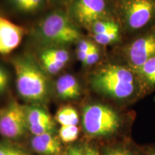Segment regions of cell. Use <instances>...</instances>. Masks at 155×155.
I'll return each instance as SVG.
<instances>
[{"mask_svg": "<svg viewBox=\"0 0 155 155\" xmlns=\"http://www.w3.org/2000/svg\"><path fill=\"white\" fill-rule=\"evenodd\" d=\"M89 85L96 94L117 104L131 105L145 98L136 71L114 58L95 68Z\"/></svg>", "mask_w": 155, "mask_h": 155, "instance_id": "6da1fadb", "label": "cell"}, {"mask_svg": "<svg viewBox=\"0 0 155 155\" xmlns=\"http://www.w3.org/2000/svg\"><path fill=\"white\" fill-rule=\"evenodd\" d=\"M40 48L66 47L82 38L81 28L69 17L67 11L55 8L39 21L32 33Z\"/></svg>", "mask_w": 155, "mask_h": 155, "instance_id": "7a4b0ae2", "label": "cell"}, {"mask_svg": "<svg viewBox=\"0 0 155 155\" xmlns=\"http://www.w3.org/2000/svg\"><path fill=\"white\" fill-rule=\"evenodd\" d=\"M125 125V117L105 103H91L83 108V129L92 138H112L121 133Z\"/></svg>", "mask_w": 155, "mask_h": 155, "instance_id": "3957f363", "label": "cell"}, {"mask_svg": "<svg viewBox=\"0 0 155 155\" xmlns=\"http://www.w3.org/2000/svg\"><path fill=\"white\" fill-rule=\"evenodd\" d=\"M12 63L16 75L18 94L30 101L44 100L48 93V81L42 67L28 55L17 56Z\"/></svg>", "mask_w": 155, "mask_h": 155, "instance_id": "277c9868", "label": "cell"}, {"mask_svg": "<svg viewBox=\"0 0 155 155\" xmlns=\"http://www.w3.org/2000/svg\"><path fill=\"white\" fill-rule=\"evenodd\" d=\"M116 10L126 39L155 26V0H116Z\"/></svg>", "mask_w": 155, "mask_h": 155, "instance_id": "5b68a950", "label": "cell"}, {"mask_svg": "<svg viewBox=\"0 0 155 155\" xmlns=\"http://www.w3.org/2000/svg\"><path fill=\"white\" fill-rule=\"evenodd\" d=\"M113 58L135 70L155 55V26L114 48Z\"/></svg>", "mask_w": 155, "mask_h": 155, "instance_id": "8992f818", "label": "cell"}, {"mask_svg": "<svg viewBox=\"0 0 155 155\" xmlns=\"http://www.w3.org/2000/svg\"><path fill=\"white\" fill-rule=\"evenodd\" d=\"M67 7L73 22L86 30L97 20L117 16L116 0H72Z\"/></svg>", "mask_w": 155, "mask_h": 155, "instance_id": "52a82bcc", "label": "cell"}, {"mask_svg": "<svg viewBox=\"0 0 155 155\" xmlns=\"http://www.w3.org/2000/svg\"><path fill=\"white\" fill-rule=\"evenodd\" d=\"M87 31L89 38L104 48H116L126 40L124 31L117 16L97 20Z\"/></svg>", "mask_w": 155, "mask_h": 155, "instance_id": "ba28073f", "label": "cell"}, {"mask_svg": "<svg viewBox=\"0 0 155 155\" xmlns=\"http://www.w3.org/2000/svg\"><path fill=\"white\" fill-rule=\"evenodd\" d=\"M28 127L26 111L17 101L0 108V134L9 139H18Z\"/></svg>", "mask_w": 155, "mask_h": 155, "instance_id": "9c48e42d", "label": "cell"}, {"mask_svg": "<svg viewBox=\"0 0 155 155\" xmlns=\"http://www.w3.org/2000/svg\"><path fill=\"white\" fill-rule=\"evenodd\" d=\"M25 34L22 27L0 15V54L11 53L20 45Z\"/></svg>", "mask_w": 155, "mask_h": 155, "instance_id": "30bf717a", "label": "cell"}, {"mask_svg": "<svg viewBox=\"0 0 155 155\" xmlns=\"http://www.w3.org/2000/svg\"><path fill=\"white\" fill-rule=\"evenodd\" d=\"M55 88L58 96L63 100L75 99L81 94V88L78 81L71 74H65L58 78Z\"/></svg>", "mask_w": 155, "mask_h": 155, "instance_id": "8fae6325", "label": "cell"}, {"mask_svg": "<svg viewBox=\"0 0 155 155\" xmlns=\"http://www.w3.org/2000/svg\"><path fill=\"white\" fill-rule=\"evenodd\" d=\"M31 145L34 151L44 155H55L61 150V143L52 133L34 136Z\"/></svg>", "mask_w": 155, "mask_h": 155, "instance_id": "7c38bea8", "label": "cell"}, {"mask_svg": "<svg viewBox=\"0 0 155 155\" xmlns=\"http://www.w3.org/2000/svg\"><path fill=\"white\" fill-rule=\"evenodd\" d=\"M135 71L140 80L144 97L152 94L155 91V55Z\"/></svg>", "mask_w": 155, "mask_h": 155, "instance_id": "4fadbf2b", "label": "cell"}, {"mask_svg": "<svg viewBox=\"0 0 155 155\" xmlns=\"http://www.w3.org/2000/svg\"><path fill=\"white\" fill-rule=\"evenodd\" d=\"M101 153V155H144V147L124 141L105 147Z\"/></svg>", "mask_w": 155, "mask_h": 155, "instance_id": "5bb4252c", "label": "cell"}, {"mask_svg": "<svg viewBox=\"0 0 155 155\" xmlns=\"http://www.w3.org/2000/svg\"><path fill=\"white\" fill-rule=\"evenodd\" d=\"M39 58L53 60L66 64L70 60V53L66 47H48L41 48Z\"/></svg>", "mask_w": 155, "mask_h": 155, "instance_id": "9a60e30c", "label": "cell"}, {"mask_svg": "<svg viewBox=\"0 0 155 155\" xmlns=\"http://www.w3.org/2000/svg\"><path fill=\"white\" fill-rule=\"evenodd\" d=\"M55 119L61 126H77L79 121L76 110L69 106H63L60 108L56 114Z\"/></svg>", "mask_w": 155, "mask_h": 155, "instance_id": "2e32d148", "label": "cell"}, {"mask_svg": "<svg viewBox=\"0 0 155 155\" xmlns=\"http://www.w3.org/2000/svg\"><path fill=\"white\" fill-rule=\"evenodd\" d=\"M26 116L28 127V125L37 124H53L49 114L39 108H30V110L26 111Z\"/></svg>", "mask_w": 155, "mask_h": 155, "instance_id": "e0dca14e", "label": "cell"}, {"mask_svg": "<svg viewBox=\"0 0 155 155\" xmlns=\"http://www.w3.org/2000/svg\"><path fill=\"white\" fill-rule=\"evenodd\" d=\"M93 43H94V40H92L89 37L88 38H83V37H82L75 43V45H76L77 58L82 63H84L85 61H86L87 55H88Z\"/></svg>", "mask_w": 155, "mask_h": 155, "instance_id": "ac0fdd59", "label": "cell"}, {"mask_svg": "<svg viewBox=\"0 0 155 155\" xmlns=\"http://www.w3.org/2000/svg\"><path fill=\"white\" fill-rule=\"evenodd\" d=\"M59 137L63 142L70 143L76 140L79 135V129L77 126H61L59 129Z\"/></svg>", "mask_w": 155, "mask_h": 155, "instance_id": "d6986e66", "label": "cell"}, {"mask_svg": "<svg viewBox=\"0 0 155 155\" xmlns=\"http://www.w3.org/2000/svg\"><path fill=\"white\" fill-rule=\"evenodd\" d=\"M39 61L45 72L49 75H56L65 66V64L45 58H39Z\"/></svg>", "mask_w": 155, "mask_h": 155, "instance_id": "ffe728a7", "label": "cell"}, {"mask_svg": "<svg viewBox=\"0 0 155 155\" xmlns=\"http://www.w3.org/2000/svg\"><path fill=\"white\" fill-rule=\"evenodd\" d=\"M46 5H48V0H28L20 13L35 14L43 9Z\"/></svg>", "mask_w": 155, "mask_h": 155, "instance_id": "44dd1931", "label": "cell"}, {"mask_svg": "<svg viewBox=\"0 0 155 155\" xmlns=\"http://www.w3.org/2000/svg\"><path fill=\"white\" fill-rule=\"evenodd\" d=\"M0 155H30V154L19 147L2 142L0 143Z\"/></svg>", "mask_w": 155, "mask_h": 155, "instance_id": "7402d4cb", "label": "cell"}, {"mask_svg": "<svg viewBox=\"0 0 155 155\" xmlns=\"http://www.w3.org/2000/svg\"><path fill=\"white\" fill-rule=\"evenodd\" d=\"M53 124H37L28 125V129L34 136L42 135L44 134L52 133L53 130Z\"/></svg>", "mask_w": 155, "mask_h": 155, "instance_id": "603a6c76", "label": "cell"}, {"mask_svg": "<svg viewBox=\"0 0 155 155\" xmlns=\"http://www.w3.org/2000/svg\"><path fill=\"white\" fill-rule=\"evenodd\" d=\"M9 77L7 71L0 65V94L7 90L9 85Z\"/></svg>", "mask_w": 155, "mask_h": 155, "instance_id": "cb8c5ba5", "label": "cell"}, {"mask_svg": "<svg viewBox=\"0 0 155 155\" xmlns=\"http://www.w3.org/2000/svg\"><path fill=\"white\" fill-rule=\"evenodd\" d=\"M72 0H48V5L55 8H62L64 6H68Z\"/></svg>", "mask_w": 155, "mask_h": 155, "instance_id": "d4e9b609", "label": "cell"}, {"mask_svg": "<svg viewBox=\"0 0 155 155\" xmlns=\"http://www.w3.org/2000/svg\"><path fill=\"white\" fill-rule=\"evenodd\" d=\"M8 2L15 10L21 12L23 7L28 2V0H8Z\"/></svg>", "mask_w": 155, "mask_h": 155, "instance_id": "484cf974", "label": "cell"}, {"mask_svg": "<svg viewBox=\"0 0 155 155\" xmlns=\"http://www.w3.org/2000/svg\"><path fill=\"white\" fill-rule=\"evenodd\" d=\"M85 155H101V153L98 149L92 146H88L84 150Z\"/></svg>", "mask_w": 155, "mask_h": 155, "instance_id": "4316f807", "label": "cell"}, {"mask_svg": "<svg viewBox=\"0 0 155 155\" xmlns=\"http://www.w3.org/2000/svg\"><path fill=\"white\" fill-rule=\"evenodd\" d=\"M144 155H155V144L144 147Z\"/></svg>", "mask_w": 155, "mask_h": 155, "instance_id": "83f0119b", "label": "cell"}, {"mask_svg": "<svg viewBox=\"0 0 155 155\" xmlns=\"http://www.w3.org/2000/svg\"><path fill=\"white\" fill-rule=\"evenodd\" d=\"M69 155H85V152L81 149L73 147V148H71L69 151Z\"/></svg>", "mask_w": 155, "mask_h": 155, "instance_id": "f1b7e54d", "label": "cell"}, {"mask_svg": "<svg viewBox=\"0 0 155 155\" xmlns=\"http://www.w3.org/2000/svg\"><path fill=\"white\" fill-rule=\"evenodd\" d=\"M154 102H155V97H154Z\"/></svg>", "mask_w": 155, "mask_h": 155, "instance_id": "f546056e", "label": "cell"}]
</instances>
